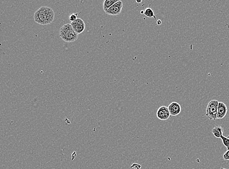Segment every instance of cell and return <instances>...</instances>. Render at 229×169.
<instances>
[{"label":"cell","instance_id":"6da1fadb","mask_svg":"<svg viewBox=\"0 0 229 169\" xmlns=\"http://www.w3.org/2000/svg\"><path fill=\"white\" fill-rule=\"evenodd\" d=\"M59 35L61 38L67 42H75L77 40L79 36L69 23L64 25L60 28Z\"/></svg>","mask_w":229,"mask_h":169},{"label":"cell","instance_id":"7a4b0ae2","mask_svg":"<svg viewBox=\"0 0 229 169\" xmlns=\"http://www.w3.org/2000/svg\"><path fill=\"white\" fill-rule=\"evenodd\" d=\"M35 22L41 25H49V21L46 12L45 7H40L36 11L34 15Z\"/></svg>","mask_w":229,"mask_h":169},{"label":"cell","instance_id":"3957f363","mask_svg":"<svg viewBox=\"0 0 229 169\" xmlns=\"http://www.w3.org/2000/svg\"><path fill=\"white\" fill-rule=\"evenodd\" d=\"M218 102L217 100H211L208 104L206 115L210 120H216L217 119Z\"/></svg>","mask_w":229,"mask_h":169},{"label":"cell","instance_id":"277c9868","mask_svg":"<svg viewBox=\"0 0 229 169\" xmlns=\"http://www.w3.org/2000/svg\"><path fill=\"white\" fill-rule=\"evenodd\" d=\"M122 7H123V2L119 0L110 8H109L105 13L106 14L111 15V16H117L119 15L120 13L121 12Z\"/></svg>","mask_w":229,"mask_h":169},{"label":"cell","instance_id":"5b68a950","mask_svg":"<svg viewBox=\"0 0 229 169\" xmlns=\"http://www.w3.org/2000/svg\"><path fill=\"white\" fill-rule=\"evenodd\" d=\"M70 25L73 27L74 31L78 35L83 33L86 28L85 22H84V20L81 18H78L76 20L71 22Z\"/></svg>","mask_w":229,"mask_h":169},{"label":"cell","instance_id":"8992f818","mask_svg":"<svg viewBox=\"0 0 229 169\" xmlns=\"http://www.w3.org/2000/svg\"><path fill=\"white\" fill-rule=\"evenodd\" d=\"M156 116L157 118L159 119L160 120L164 121L169 119L170 117V113L169 110L168 109V107L166 106H161L157 110L156 112Z\"/></svg>","mask_w":229,"mask_h":169},{"label":"cell","instance_id":"52a82bcc","mask_svg":"<svg viewBox=\"0 0 229 169\" xmlns=\"http://www.w3.org/2000/svg\"><path fill=\"white\" fill-rule=\"evenodd\" d=\"M168 109L170 116H176L178 115L181 111V105L176 102H172L169 105Z\"/></svg>","mask_w":229,"mask_h":169},{"label":"cell","instance_id":"ba28073f","mask_svg":"<svg viewBox=\"0 0 229 169\" xmlns=\"http://www.w3.org/2000/svg\"><path fill=\"white\" fill-rule=\"evenodd\" d=\"M228 111L226 105L222 102H218L217 119H222L225 117Z\"/></svg>","mask_w":229,"mask_h":169},{"label":"cell","instance_id":"9c48e42d","mask_svg":"<svg viewBox=\"0 0 229 169\" xmlns=\"http://www.w3.org/2000/svg\"><path fill=\"white\" fill-rule=\"evenodd\" d=\"M46 12L48 16V20L49 21V23H52L53 20H54L55 12L53 9L50 7H45Z\"/></svg>","mask_w":229,"mask_h":169},{"label":"cell","instance_id":"30bf717a","mask_svg":"<svg viewBox=\"0 0 229 169\" xmlns=\"http://www.w3.org/2000/svg\"><path fill=\"white\" fill-rule=\"evenodd\" d=\"M212 133L216 138H220L221 135H223V129L222 127L221 126H216L212 129Z\"/></svg>","mask_w":229,"mask_h":169},{"label":"cell","instance_id":"8fae6325","mask_svg":"<svg viewBox=\"0 0 229 169\" xmlns=\"http://www.w3.org/2000/svg\"><path fill=\"white\" fill-rule=\"evenodd\" d=\"M119 1V0H105L103 3V9L105 12Z\"/></svg>","mask_w":229,"mask_h":169},{"label":"cell","instance_id":"7c38bea8","mask_svg":"<svg viewBox=\"0 0 229 169\" xmlns=\"http://www.w3.org/2000/svg\"><path fill=\"white\" fill-rule=\"evenodd\" d=\"M146 16L149 17V18H153L155 20H156V15L154 14V11H153V9L150 7L147 8L144 11V14Z\"/></svg>","mask_w":229,"mask_h":169},{"label":"cell","instance_id":"4fadbf2b","mask_svg":"<svg viewBox=\"0 0 229 169\" xmlns=\"http://www.w3.org/2000/svg\"><path fill=\"white\" fill-rule=\"evenodd\" d=\"M221 140L222 141L224 145L227 148L228 150H229V138H226L225 136H223V135H221Z\"/></svg>","mask_w":229,"mask_h":169},{"label":"cell","instance_id":"5bb4252c","mask_svg":"<svg viewBox=\"0 0 229 169\" xmlns=\"http://www.w3.org/2000/svg\"><path fill=\"white\" fill-rule=\"evenodd\" d=\"M78 13H75L70 14V16H69V20L71 22L75 21V20H76L78 18Z\"/></svg>","mask_w":229,"mask_h":169},{"label":"cell","instance_id":"9a60e30c","mask_svg":"<svg viewBox=\"0 0 229 169\" xmlns=\"http://www.w3.org/2000/svg\"><path fill=\"white\" fill-rule=\"evenodd\" d=\"M141 168V166L137 163H134L131 166V168L134 169H140Z\"/></svg>","mask_w":229,"mask_h":169},{"label":"cell","instance_id":"2e32d148","mask_svg":"<svg viewBox=\"0 0 229 169\" xmlns=\"http://www.w3.org/2000/svg\"><path fill=\"white\" fill-rule=\"evenodd\" d=\"M223 158L225 160H229V150L224 154Z\"/></svg>","mask_w":229,"mask_h":169},{"label":"cell","instance_id":"e0dca14e","mask_svg":"<svg viewBox=\"0 0 229 169\" xmlns=\"http://www.w3.org/2000/svg\"><path fill=\"white\" fill-rule=\"evenodd\" d=\"M76 157V152H74V153L72 154V160H74V159H75Z\"/></svg>","mask_w":229,"mask_h":169},{"label":"cell","instance_id":"ac0fdd59","mask_svg":"<svg viewBox=\"0 0 229 169\" xmlns=\"http://www.w3.org/2000/svg\"><path fill=\"white\" fill-rule=\"evenodd\" d=\"M65 122L67 123V124H68V125H70V122L67 118H65Z\"/></svg>","mask_w":229,"mask_h":169},{"label":"cell","instance_id":"d6986e66","mask_svg":"<svg viewBox=\"0 0 229 169\" xmlns=\"http://www.w3.org/2000/svg\"><path fill=\"white\" fill-rule=\"evenodd\" d=\"M157 24L158 25H161V24H162V21H161L160 20H157Z\"/></svg>","mask_w":229,"mask_h":169},{"label":"cell","instance_id":"ffe728a7","mask_svg":"<svg viewBox=\"0 0 229 169\" xmlns=\"http://www.w3.org/2000/svg\"><path fill=\"white\" fill-rule=\"evenodd\" d=\"M136 2H137V3H138V4H140V3H141L142 2V1H136Z\"/></svg>","mask_w":229,"mask_h":169},{"label":"cell","instance_id":"44dd1931","mask_svg":"<svg viewBox=\"0 0 229 169\" xmlns=\"http://www.w3.org/2000/svg\"><path fill=\"white\" fill-rule=\"evenodd\" d=\"M140 13L144 14V11H143V10H141V11H140Z\"/></svg>","mask_w":229,"mask_h":169},{"label":"cell","instance_id":"7402d4cb","mask_svg":"<svg viewBox=\"0 0 229 169\" xmlns=\"http://www.w3.org/2000/svg\"><path fill=\"white\" fill-rule=\"evenodd\" d=\"M220 169H224V168H222V167H221V168H220Z\"/></svg>","mask_w":229,"mask_h":169},{"label":"cell","instance_id":"603a6c76","mask_svg":"<svg viewBox=\"0 0 229 169\" xmlns=\"http://www.w3.org/2000/svg\"><path fill=\"white\" fill-rule=\"evenodd\" d=\"M228 138H229V135H228Z\"/></svg>","mask_w":229,"mask_h":169}]
</instances>
